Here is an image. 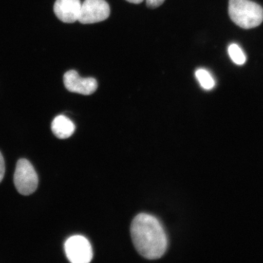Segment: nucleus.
I'll return each instance as SVG.
<instances>
[{
  "label": "nucleus",
  "mask_w": 263,
  "mask_h": 263,
  "mask_svg": "<svg viewBox=\"0 0 263 263\" xmlns=\"http://www.w3.org/2000/svg\"><path fill=\"white\" fill-rule=\"evenodd\" d=\"M130 233L135 248L144 258L159 259L165 253L167 246L166 233L155 217L139 214L132 222Z\"/></svg>",
  "instance_id": "f257e3e1"
},
{
  "label": "nucleus",
  "mask_w": 263,
  "mask_h": 263,
  "mask_svg": "<svg viewBox=\"0 0 263 263\" xmlns=\"http://www.w3.org/2000/svg\"><path fill=\"white\" fill-rule=\"evenodd\" d=\"M230 18L242 28L257 27L263 21V9L260 5L250 0H229Z\"/></svg>",
  "instance_id": "f03ea898"
},
{
  "label": "nucleus",
  "mask_w": 263,
  "mask_h": 263,
  "mask_svg": "<svg viewBox=\"0 0 263 263\" xmlns=\"http://www.w3.org/2000/svg\"><path fill=\"white\" fill-rule=\"evenodd\" d=\"M14 180L16 190L22 195H30L37 189V173L32 164L25 159H20L16 163Z\"/></svg>",
  "instance_id": "7ed1b4c3"
},
{
  "label": "nucleus",
  "mask_w": 263,
  "mask_h": 263,
  "mask_svg": "<svg viewBox=\"0 0 263 263\" xmlns=\"http://www.w3.org/2000/svg\"><path fill=\"white\" fill-rule=\"evenodd\" d=\"M68 260L73 263H88L93 258V251L88 240L84 236L75 235L69 238L64 246Z\"/></svg>",
  "instance_id": "20e7f679"
},
{
  "label": "nucleus",
  "mask_w": 263,
  "mask_h": 263,
  "mask_svg": "<svg viewBox=\"0 0 263 263\" xmlns=\"http://www.w3.org/2000/svg\"><path fill=\"white\" fill-rule=\"evenodd\" d=\"M110 13V6L105 0H85L78 21L82 24H95L104 21Z\"/></svg>",
  "instance_id": "39448f33"
},
{
  "label": "nucleus",
  "mask_w": 263,
  "mask_h": 263,
  "mask_svg": "<svg viewBox=\"0 0 263 263\" xmlns=\"http://www.w3.org/2000/svg\"><path fill=\"white\" fill-rule=\"evenodd\" d=\"M64 83L69 91L83 95L93 94L98 88V82L95 78H81L78 72L73 70L64 74Z\"/></svg>",
  "instance_id": "423d86ee"
},
{
  "label": "nucleus",
  "mask_w": 263,
  "mask_h": 263,
  "mask_svg": "<svg viewBox=\"0 0 263 263\" xmlns=\"http://www.w3.org/2000/svg\"><path fill=\"white\" fill-rule=\"evenodd\" d=\"M81 5L80 0H57L54 12L61 21L73 24L80 17Z\"/></svg>",
  "instance_id": "0eeeda50"
},
{
  "label": "nucleus",
  "mask_w": 263,
  "mask_h": 263,
  "mask_svg": "<svg viewBox=\"0 0 263 263\" xmlns=\"http://www.w3.org/2000/svg\"><path fill=\"white\" fill-rule=\"evenodd\" d=\"M51 130L58 139H66L73 134L75 125L73 121L64 115H59L52 121Z\"/></svg>",
  "instance_id": "6e6552de"
},
{
  "label": "nucleus",
  "mask_w": 263,
  "mask_h": 263,
  "mask_svg": "<svg viewBox=\"0 0 263 263\" xmlns=\"http://www.w3.org/2000/svg\"><path fill=\"white\" fill-rule=\"evenodd\" d=\"M196 77L204 89L209 90L215 87V82L212 75L204 69L197 70L196 71Z\"/></svg>",
  "instance_id": "1a4fd4ad"
},
{
  "label": "nucleus",
  "mask_w": 263,
  "mask_h": 263,
  "mask_svg": "<svg viewBox=\"0 0 263 263\" xmlns=\"http://www.w3.org/2000/svg\"><path fill=\"white\" fill-rule=\"evenodd\" d=\"M229 54L234 63L241 65L245 63L246 57L241 48L238 45L233 44L229 46Z\"/></svg>",
  "instance_id": "9d476101"
},
{
  "label": "nucleus",
  "mask_w": 263,
  "mask_h": 263,
  "mask_svg": "<svg viewBox=\"0 0 263 263\" xmlns=\"http://www.w3.org/2000/svg\"><path fill=\"white\" fill-rule=\"evenodd\" d=\"M165 0H146V5L148 8L155 9L159 7Z\"/></svg>",
  "instance_id": "9b49d317"
},
{
  "label": "nucleus",
  "mask_w": 263,
  "mask_h": 263,
  "mask_svg": "<svg viewBox=\"0 0 263 263\" xmlns=\"http://www.w3.org/2000/svg\"><path fill=\"white\" fill-rule=\"evenodd\" d=\"M5 174V163L2 154L0 152V183L4 178Z\"/></svg>",
  "instance_id": "f8f14e48"
},
{
  "label": "nucleus",
  "mask_w": 263,
  "mask_h": 263,
  "mask_svg": "<svg viewBox=\"0 0 263 263\" xmlns=\"http://www.w3.org/2000/svg\"><path fill=\"white\" fill-rule=\"evenodd\" d=\"M127 2L133 3V4H140L142 3L144 0H126Z\"/></svg>",
  "instance_id": "ddd939ff"
}]
</instances>
